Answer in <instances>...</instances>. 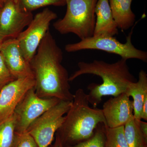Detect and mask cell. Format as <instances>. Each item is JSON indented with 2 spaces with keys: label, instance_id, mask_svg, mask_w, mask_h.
<instances>
[{
  "label": "cell",
  "instance_id": "26",
  "mask_svg": "<svg viewBox=\"0 0 147 147\" xmlns=\"http://www.w3.org/2000/svg\"><path fill=\"white\" fill-rule=\"evenodd\" d=\"M4 40L5 39L4 38H3L2 37L0 36V51H1V48L3 42L4 41Z\"/></svg>",
  "mask_w": 147,
  "mask_h": 147
},
{
  "label": "cell",
  "instance_id": "7",
  "mask_svg": "<svg viewBox=\"0 0 147 147\" xmlns=\"http://www.w3.org/2000/svg\"><path fill=\"white\" fill-rule=\"evenodd\" d=\"M57 18V13L48 8L33 17L28 28L17 38L24 58L30 63L40 42L48 31L51 22Z\"/></svg>",
  "mask_w": 147,
  "mask_h": 147
},
{
  "label": "cell",
  "instance_id": "28",
  "mask_svg": "<svg viewBox=\"0 0 147 147\" xmlns=\"http://www.w3.org/2000/svg\"><path fill=\"white\" fill-rule=\"evenodd\" d=\"M3 2V3H5V2L6 1H7V0H2Z\"/></svg>",
  "mask_w": 147,
  "mask_h": 147
},
{
  "label": "cell",
  "instance_id": "27",
  "mask_svg": "<svg viewBox=\"0 0 147 147\" xmlns=\"http://www.w3.org/2000/svg\"><path fill=\"white\" fill-rule=\"evenodd\" d=\"M3 4L4 3L3 2L2 0H0V9L3 7Z\"/></svg>",
  "mask_w": 147,
  "mask_h": 147
},
{
  "label": "cell",
  "instance_id": "24",
  "mask_svg": "<svg viewBox=\"0 0 147 147\" xmlns=\"http://www.w3.org/2000/svg\"><path fill=\"white\" fill-rule=\"evenodd\" d=\"M141 119L145 121H147V96L145 98L142 106Z\"/></svg>",
  "mask_w": 147,
  "mask_h": 147
},
{
  "label": "cell",
  "instance_id": "5",
  "mask_svg": "<svg viewBox=\"0 0 147 147\" xmlns=\"http://www.w3.org/2000/svg\"><path fill=\"white\" fill-rule=\"evenodd\" d=\"M133 30L126 37V41L122 43L115 37L106 35L92 36L75 43L66 45L65 49L68 53H74L83 50H101L119 55L121 59L127 60L137 59L144 62H147V53L137 49L131 42Z\"/></svg>",
  "mask_w": 147,
  "mask_h": 147
},
{
  "label": "cell",
  "instance_id": "18",
  "mask_svg": "<svg viewBox=\"0 0 147 147\" xmlns=\"http://www.w3.org/2000/svg\"><path fill=\"white\" fill-rule=\"evenodd\" d=\"M105 147H128L124 133V126L109 128L105 126Z\"/></svg>",
  "mask_w": 147,
  "mask_h": 147
},
{
  "label": "cell",
  "instance_id": "22",
  "mask_svg": "<svg viewBox=\"0 0 147 147\" xmlns=\"http://www.w3.org/2000/svg\"><path fill=\"white\" fill-rule=\"evenodd\" d=\"M15 79L9 71L3 56L0 52V90Z\"/></svg>",
  "mask_w": 147,
  "mask_h": 147
},
{
  "label": "cell",
  "instance_id": "21",
  "mask_svg": "<svg viewBox=\"0 0 147 147\" xmlns=\"http://www.w3.org/2000/svg\"><path fill=\"white\" fill-rule=\"evenodd\" d=\"M12 147H38V146L33 137L26 131L22 133H15Z\"/></svg>",
  "mask_w": 147,
  "mask_h": 147
},
{
  "label": "cell",
  "instance_id": "14",
  "mask_svg": "<svg viewBox=\"0 0 147 147\" xmlns=\"http://www.w3.org/2000/svg\"><path fill=\"white\" fill-rule=\"evenodd\" d=\"M133 0H109L114 20L119 29L127 30L134 26L136 16L131 10Z\"/></svg>",
  "mask_w": 147,
  "mask_h": 147
},
{
  "label": "cell",
  "instance_id": "3",
  "mask_svg": "<svg viewBox=\"0 0 147 147\" xmlns=\"http://www.w3.org/2000/svg\"><path fill=\"white\" fill-rule=\"evenodd\" d=\"M89 104L88 94L82 88L77 90L65 119L56 132L63 146L89 139L99 124L106 126L102 109L91 108Z\"/></svg>",
  "mask_w": 147,
  "mask_h": 147
},
{
  "label": "cell",
  "instance_id": "15",
  "mask_svg": "<svg viewBox=\"0 0 147 147\" xmlns=\"http://www.w3.org/2000/svg\"><path fill=\"white\" fill-rule=\"evenodd\" d=\"M125 94L133 98L134 119L137 121L141 120L142 106L147 96V74L146 71L143 69L140 71L138 81L129 85Z\"/></svg>",
  "mask_w": 147,
  "mask_h": 147
},
{
  "label": "cell",
  "instance_id": "11",
  "mask_svg": "<svg viewBox=\"0 0 147 147\" xmlns=\"http://www.w3.org/2000/svg\"><path fill=\"white\" fill-rule=\"evenodd\" d=\"M125 93L113 96L104 102L102 113L109 128L124 126L134 117L133 101Z\"/></svg>",
  "mask_w": 147,
  "mask_h": 147
},
{
  "label": "cell",
  "instance_id": "16",
  "mask_svg": "<svg viewBox=\"0 0 147 147\" xmlns=\"http://www.w3.org/2000/svg\"><path fill=\"white\" fill-rule=\"evenodd\" d=\"M124 133L128 147H147V139L142 134L134 117L124 125Z\"/></svg>",
  "mask_w": 147,
  "mask_h": 147
},
{
  "label": "cell",
  "instance_id": "6",
  "mask_svg": "<svg viewBox=\"0 0 147 147\" xmlns=\"http://www.w3.org/2000/svg\"><path fill=\"white\" fill-rule=\"evenodd\" d=\"M72 101L61 100L34 121L27 131L33 137L38 147H49L54 135L65 119Z\"/></svg>",
  "mask_w": 147,
  "mask_h": 147
},
{
  "label": "cell",
  "instance_id": "1",
  "mask_svg": "<svg viewBox=\"0 0 147 147\" xmlns=\"http://www.w3.org/2000/svg\"><path fill=\"white\" fill-rule=\"evenodd\" d=\"M63 53L48 31L30 62L38 97L72 101L68 71L62 64Z\"/></svg>",
  "mask_w": 147,
  "mask_h": 147
},
{
  "label": "cell",
  "instance_id": "8",
  "mask_svg": "<svg viewBox=\"0 0 147 147\" xmlns=\"http://www.w3.org/2000/svg\"><path fill=\"white\" fill-rule=\"evenodd\" d=\"M58 98L38 97L34 88L29 90L14 110L16 117L15 132L27 131L31 124L50 108L60 101Z\"/></svg>",
  "mask_w": 147,
  "mask_h": 147
},
{
  "label": "cell",
  "instance_id": "20",
  "mask_svg": "<svg viewBox=\"0 0 147 147\" xmlns=\"http://www.w3.org/2000/svg\"><path fill=\"white\" fill-rule=\"evenodd\" d=\"M23 10L32 12L41 7L53 5L62 7L66 5L65 0H17Z\"/></svg>",
  "mask_w": 147,
  "mask_h": 147
},
{
  "label": "cell",
  "instance_id": "2",
  "mask_svg": "<svg viewBox=\"0 0 147 147\" xmlns=\"http://www.w3.org/2000/svg\"><path fill=\"white\" fill-rule=\"evenodd\" d=\"M127 61L121 59L113 63L96 60L90 63L79 62L78 70L69 76V82L84 74L100 77L102 84L92 83L88 87L89 102L93 108H96L103 96H116L125 93L129 85L137 81L129 71Z\"/></svg>",
  "mask_w": 147,
  "mask_h": 147
},
{
  "label": "cell",
  "instance_id": "17",
  "mask_svg": "<svg viewBox=\"0 0 147 147\" xmlns=\"http://www.w3.org/2000/svg\"><path fill=\"white\" fill-rule=\"evenodd\" d=\"M16 117L14 114L0 122V147H12L15 137Z\"/></svg>",
  "mask_w": 147,
  "mask_h": 147
},
{
  "label": "cell",
  "instance_id": "10",
  "mask_svg": "<svg viewBox=\"0 0 147 147\" xmlns=\"http://www.w3.org/2000/svg\"><path fill=\"white\" fill-rule=\"evenodd\" d=\"M34 78L13 80L0 90V122L13 115L19 102L29 90L34 88Z\"/></svg>",
  "mask_w": 147,
  "mask_h": 147
},
{
  "label": "cell",
  "instance_id": "9",
  "mask_svg": "<svg viewBox=\"0 0 147 147\" xmlns=\"http://www.w3.org/2000/svg\"><path fill=\"white\" fill-rule=\"evenodd\" d=\"M33 17L32 12L20 7L17 0H7L0 9V36L5 40L17 38Z\"/></svg>",
  "mask_w": 147,
  "mask_h": 147
},
{
  "label": "cell",
  "instance_id": "25",
  "mask_svg": "<svg viewBox=\"0 0 147 147\" xmlns=\"http://www.w3.org/2000/svg\"><path fill=\"white\" fill-rule=\"evenodd\" d=\"M52 147H64L63 145L61 142L59 136L57 134H56V139L55 143Z\"/></svg>",
  "mask_w": 147,
  "mask_h": 147
},
{
  "label": "cell",
  "instance_id": "4",
  "mask_svg": "<svg viewBox=\"0 0 147 147\" xmlns=\"http://www.w3.org/2000/svg\"><path fill=\"white\" fill-rule=\"evenodd\" d=\"M98 0H65L67 10L53 26L62 34L72 33L83 40L93 35Z\"/></svg>",
  "mask_w": 147,
  "mask_h": 147
},
{
  "label": "cell",
  "instance_id": "13",
  "mask_svg": "<svg viewBox=\"0 0 147 147\" xmlns=\"http://www.w3.org/2000/svg\"><path fill=\"white\" fill-rule=\"evenodd\" d=\"M95 12L96 23L93 35L114 36L118 34L119 28L113 18L109 0H98Z\"/></svg>",
  "mask_w": 147,
  "mask_h": 147
},
{
  "label": "cell",
  "instance_id": "23",
  "mask_svg": "<svg viewBox=\"0 0 147 147\" xmlns=\"http://www.w3.org/2000/svg\"><path fill=\"white\" fill-rule=\"evenodd\" d=\"M136 121L142 134L145 138L147 139V123L146 122L142 121V120L140 121Z\"/></svg>",
  "mask_w": 147,
  "mask_h": 147
},
{
  "label": "cell",
  "instance_id": "19",
  "mask_svg": "<svg viewBox=\"0 0 147 147\" xmlns=\"http://www.w3.org/2000/svg\"><path fill=\"white\" fill-rule=\"evenodd\" d=\"M105 133L104 125L98 124L91 137L86 141L64 147H105Z\"/></svg>",
  "mask_w": 147,
  "mask_h": 147
},
{
  "label": "cell",
  "instance_id": "12",
  "mask_svg": "<svg viewBox=\"0 0 147 147\" xmlns=\"http://www.w3.org/2000/svg\"><path fill=\"white\" fill-rule=\"evenodd\" d=\"M0 52L11 73L15 79L34 78L30 63L24 58L17 38H7L3 42Z\"/></svg>",
  "mask_w": 147,
  "mask_h": 147
}]
</instances>
